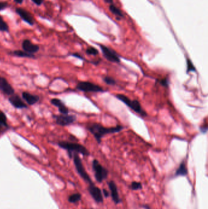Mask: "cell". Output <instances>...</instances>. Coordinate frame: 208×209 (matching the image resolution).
Returning a JSON list of instances; mask_svg holds the SVG:
<instances>
[{
    "label": "cell",
    "mask_w": 208,
    "mask_h": 209,
    "mask_svg": "<svg viewBox=\"0 0 208 209\" xmlns=\"http://www.w3.org/2000/svg\"><path fill=\"white\" fill-rule=\"evenodd\" d=\"M86 129L94 136L97 143L100 144L103 137L108 134L119 133L122 131L124 127L120 125H117L115 127H106L98 123H92L87 125Z\"/></svg>",
    "instance_id": "1"
},
{
    "label": "cell",
    "mask_w": 208,
    "mask_h": 209,
    "mask_svg": "<svg viewBox=\"0 0 208 209\" xmlns=\"http://www.w3.org/2000/svg\"><path fill=\"white\" fill-rule=\"evenodd\" d=\"M58 145L60 148L65 149L68 152V156L70 157V158L73 157V154L74 153L80 154L83 156L86 157L91 155V153L85 146L77 143L62 141L58 143Z\"/></svg>",
    "instance_id": "2"
},
{
    "label": "cell",
    "mask_w": 208,
    "mask_h": 209,
    "mask_svg": "<svg viewBox=\"0 0 208 209\" xmlns=\"http://www.w3.org/2000/svg\"><path fill=\"white\" fill-rule=\"evenodd\" d=\"M115 97L118 100H119L122 103L125 104L128 108L134 111L135 113H136L138 115H140L141 116L143 117L148 116L147 113L142 108L141 103L138 102V100L136 99L131 100L126 95L121 94H116L115 95Z\"/></svg>",
    "instance_id": "3"
},
{
    "label": "cell",
    "mask_w": 208,
    "mask_h": 209,
    "mask_svg": "<svg viewBox=\"0 0 208 209\" xmlns=\"http://www.w3.org/2000/svg\"><path fill=\"white\" fill-rule=\"evenodd\" d=\"M92 166L94 176L97 182L102 183L104 180L107 179L109 175V171L99 162L98 160L94 159Z\"/></svg>",
    "instance_id": "4"
},
{
    "label": "cell",
    "mask_w": 208,
    "mask_h": 209,
    "mask_svg": "<svg viewBox=\"0 0 208 209\" xmlns=\"http://www.w3.org/2000/svg\"><path fill=\"white\" fill-rule=\"evenodd\" d=\"M73 162H74L75 168L76 169V171H77V172L80 176V177L84 180L86 182L89 184V185L94 184L92 179L91 178V177H90V176L86 171L84 166L83 165L82 160L80 157L79 156L78 154H77V153H74L73 154Z\"/></svg>",
    "instance_id": "5"
},
{
    "label": "cell",
    "mask_w": 208,
    "mask_h": 209,
    "mask_svg": "<svg viewBox=\"0 0 208 209\" xmlns=\"http://www.w3.org/2000/svg\"><path fill=\"white\" fill-rule=\"evenodd\" d=\"M76 89L84 92H105V90L101 86L90 81H79L76 86Z\"/></svg>",
    "instance_id": "6"
},
{
    "label": "cell",
    "mask_w": 208,
    "mask_h": 209,
    "mask_svg": "<svg viewBox=\"0 0 208 209\" xmlns=\"http://www.w3.org/2000/svg\"><path fill=\"white\" fill-rule=\"evenodd\" d=\"M55 122L60 126L65 127L73 124L76 121V116L73 114H58L53 116Z\"/></svg>",
    "instance_id": "7"
},
{
    "label": "cell",
    "mask_w": 208,
    "mask_h": 209,
    "mask_svg": "<svg viewBox=\"0 0 208 209\" xmlns=\"http://www.w3.org/2000/svg\"><path fill=\"white\" fill-rule=\"evenodd\" d=\"M99 47L101 48L103 56L108 61L113 62V63H120V59L119 56L117 54L115 51L112 50L111 48H109L108 47L101 44H99Z\"/></svg>",
    "instance_id": "8"
},
{
    "label": "cell",
    "mask_w": 208,
    "mask_h": 209,
    "mask_svg": "<svg viewBox=\"0 0 208 209\" xmlns=\"http://www.w3.org/2000/svg\"><path fill=\"white\" fill-rule=\"evenodd\" d=\"M87 190L96 203L101 204L103 203L104 197L103 196L102 191L100 188L96 186L95 184L89 185Z\"/></svg>",
    "instance_id": "9"
},
{
    "label": "cell",
    "mask_w": 208,
    "mask_h": 209,
    "mask_svg": "<svg viewBox=\"0 0 208 209\" xmlns=\"http://www.w3.org/2000/svg\"><path fill=\"white\" fill-rule=\"evenodd\" d=\"M108 187L110 190V196L112 200L115 205H118L122 203V199L120 197V195L118 191L117 186L114 180H110L108 182Z\"/></svg>",
    "instance_id": "10"
},
{
    "label": "cell",
    "mask_w": 208,
    "mask_h": 209,
    "mask_svg": "<svg viewBox=\"0 0 208 209\" xmlns=\"http://www.w3.org/2000/svg\"><path fill=\"white\" fill-rule=\"evenodd\" d=\"M0 90L4 94L11 96L15 94V90L5 78L0 76Z\"/></svg>",
    "instance_id": "11"
},
{
    "label": "cell",
    "mask_w": 208,
    "mask_h": 209,
    "mask_svg": "<svg viewBox=\"0 0 208 209\" xmlns=\"http://www.w3.org/2000/svg\"><path fill=\"white\" fill-rule=\"evenodd\" d=\"M9 102L13 107L17 109H25L27 108L26 103L22 100V99L15 94L9 97Z\"/></svg>",
    "instance_id": "12"
},
{
    "label": "cell",
    "mask_w": 208,
    "mask_h": 209,
    "mask_svg": "<svg viewBox=\"0 0 208 209\" xmlns=\"http://www.w3.org/2000/svg\"><path fill=\"white\" fill-rule=\"evenodd\" d=\"M22 48L23 51L30 53L34 54L39 52L40 47L36 44H34L32 42L28 39L24 40L22 43Z\"/></svg>",
    "instance_id": "13"
},
{
    "label": "cell",
    "mask_w": 208,
    "mask_h": 209,
    "mask_svg": "<svg viewBox=\"0 0 208 209\" xmlns=\"http://www.w3.org/2000/svg\"><path fill=\"white\" fill-rule=\"evenodd\" d=\"M50 102L53 105L55 106L58 108V110L60 114H67L69 113L68 108L66 107L65 103L61 100L57 98H54L51 100Z\"/></svg>",
    "instance_id": "14"
},
{
    "label": "cell",
    "mask_w": 208,
    "mask_h": 209,
    "mask_svg": "<svg viewBox=\"0 0 208 209\" xmlns=\"http://www.w3.org/2000/svg\"><path fill=\"white\" fill-rule=\"evenodd\" d=\"M16 12L18 13V15L22 18L25 22L28 23L30 25H33L34 23V21L31 16V13L26 10H24L22 8H17L16 9Z\"/></svg>",
    "instance_id": "15"
},
{
    "label": "cell",
    "mask_w": 208,
    "mask_h": 209,
    "mask_svg": "<svg viewBox=\"0 0 208 209\" xmlns=\"http://www.w3.org/2000/svg\"><path fill=\"white\" fill-rule=\"evenodd\" d=\"M22 98L27 103V104L31 106L36 104L40 100V97L38 95H34L26 91L23 92Z\"/></svg>",
    "instance_id": "16"
},
{
    "label": "cell",
    "mask_w": 208,
    "mask_h": 209,
    "mask_svg": "<svg viewBox=\"0 0 208 209\" xmlns=\"http://www.w3.org/2000/svg\"><path fill=\"white\" fill-rule=\"evenodd\" d=\"M188 174V169L187 168L186 163L184 160H183L181 163L179 164L178 168L175 171V177H185L187 176Z\"/></svg>",
    "instance_id": "17"
},
{
    "label": "cell",
    "mask_w": 208,
    "mask_h": 209,
    "mask_svg": "<svg viewBox=\"0 0 208 209\" xmlns=\"http://www.w3.org/2000/svg\"><path fill=\"white\" fill-rule=\"evenodd\" d=\"M13 54L16 56L20 58H34L35 56L33 54H30L27 53L23 50H15L13 52Z\"/></svg>",
    "instance_id": "18"
},
{
    "label": "cell",
    "mask_w": 208,
    "mask_h": 209,
    "mask_svg": "<svg viewBox=\"0 0 208 209\" xmlns=\"http://www.w3.org/2000/svg\"><path fill=\"white\" fill-rule=\"evenodd\" d=\"M82 198L81 194L80 193H74L71 194L70 196L68 197V201L70 202V203H73V204H75L78 203L79 201H81Z\"/></svg>",
    "instance_id": "19"
},
{
    "label": "cell",
    "mask_w": 208,
    "mask_h": 209,
    "mask_svg": "<svg viewBox=\"0 0 208 209\" xmlns=\"http://www.w3.org/2000/svg\"><path fill=\"white\" fill-rule=\"evenodd\" d=\"M186 73H189L191 72H197V69L195 66L193 65V63L192 62V61L189 59L188 58L186 61Z\"/></svg>",
    "instance_id": "20"
},
{
    "label": "cell",
    "mask_w": 208,
    "mask_h": 209,
    "mask_svg": "<svg viewBox=\"0 0 208 209\" xmlns=\"http://www.w3.org/2000/svg\"><path fill=\"white\" fill-rule=\"evenodd\" d=\"M129 188L131 190L133 191H138L141 190L143 189L142 184L140 182H136V181H133L129 185Z\"/></svg>",
    "instance_id": "21"
},
{
    "label": "cell",
    "mask_w": 208,
    "mask_h": 209,
    "mask_svg": "<svg viewBox=\"0 0 208 209\" xmlns=\"http://www.w3.org/2000/svg\"><path fill=\"white\" fill-rule=\"evenodd\" d=\"M103 80L106 85L109 86H114L117 84L116 80L112 77H111V76H105L103 78Z\"/></svg>",
    "instance_id": "22"
},
{
    "label": "cell",
    "mask_w": 208,
    "mask_h": 209,
    "mask_svg": "<svg viewBox=\"0 0 208 209\" xmlns=\"http://www.w3.org/2000/svg\"><path fill=\"white\" fill-rule=\"evenodd\" d=\"M109 10L112 13H113L114 14H115V15H116L117 16H119L120 17H123V13L122 12V11L119 9H118L117 7H115L113 4H110V5Z\"/></svg>",
    "instance_id": "23"
},
{
    "label": "cell",
    "mask_w": 208,
    "mask_h": 209,
    "mask_svg": "<svg viewBox=\"0 0 208 209\" xmlns=\"http://www.w3.org/2000/svg\"><path fill=\"white\" fill-rule=\"evenodd\" d=\"M7 116L4 113L3 111H0V125H2L3 127H8V122H7Z\"/></svg>",
    "instance_id": "24"
},
{
    "label": "cell",
    "mask_w": 208,
    "mask_h": 209,
    "mask_svg": "<svg viewBox=\"0 0 208 209\" xmlns=\"http://www.w3.org/2000/svg\"><path fill=\"white\" fill-rule=\"evenodd\" d=\"M9 31V26L3 20L2 17L0 16V31L7 32Z\"/></svg>",
    "instance_id": "25"
},
{
    "label": "cell",
    "mask_w": 208,
    "mask_h": 209,
    "mask_svg": "<svg viewBox=\"0 0 208 209\" xmlns=\"http://www.w3.org/2000/svg\"><path fill=\"white\" fill-rule=\"evenodd\" d=\"M156 82L158 83L159 84H160L161 86L165 87V88H169L170 86V80L168 77H165L162 79L157 80Z\"/></svg>",
    "instance_id": "26"
},
{
    "label": "cell",
    "mask_w": 208,
    "mask_h": 209,
    "mask_svg": "<svg viewBox=\"0 0 208 209\" xmlns=\"http://www.w3.org/2000/svg\"><path fill=\"white\" fill-rule=\"evenodd\" d=\"M86 53L88 55H92V56H96L99 54L98 50L96 49L94 47H89L86 50Z\"/></svg>",
    "instance_id": "27"
},
{
    "label": "cell",
    "mask_w": 208,
    "mask_h": 209,
    "mask_svg": "<svg viewBox=\"0 0 208 209\" xmlns=\"http://www.w3.org/2000/svg\"><path fill=\"white\" fill-rule=\"evenodd\" d=\"M200 130L203 134H206L207 131V125L206 124H203L200 127Z\"/></svg>",
    "instance_id": "28"
},
{
    "label": "cell",
    "mask_w": 208,
    "mask_h": 209,
    "mask_svg": "<svg viewBox=\"0 0 208 209\" xmlns=\"http://www.w3.org/2000/svg\"><path fill=\"white\" fill-rule=\"evenodd\" d=\"M102 193H103V197H105L106 198H108L110 196V193L109 192L106 190V189H103V191H102Z\"/></svg>",
    "instance_id": "29"
},
{
    "label": "cell",
    "mask_w": 208,
    "mask_h": 209,
    "mask_svg": "<svg viewBox=\"0 0 208 209\" xmlns=\"http://www.w3.org/2000/svg\"><path fill=\"white\" fill-rule=\"evenodd\" d=\"M7 6H8V3L7 2H0V11L4 9Z\"/></svg>",
    "instance_id": "30"
},
{
    "label": "cell",
    "mask_w": 208,
    "mask_h": 209,
    "mask_svg": "<svg viewBox=\"0 0 208 209\" xmlns=\"http://www.w3.org/2000/svg\"><path fill=\"white\" fill-rule=\"evenodd\" d=\"M72 56H74L75 58H77L82 59V60H85V59L83 58L81 55H80L78 53H73V54H72Z\"/></svg>",
    "instance_id": "31"
},
{
    "label": "cell",
    "mask_w": 208,
    "mask_h": 209,
    "mask_svg": "<svg viewBox=\"0 0 208 209\" xmlns=\"http://www.w3.org/2000/svg\"><path fill=\"white\" fill-rule=\"evenodd\" d=\"M32 2H34L36 4L38 5V6L41 5L44 2V0H32Z\"/></svg>",
    "instance_id": "32"
},
{
    "label": "cell",
    "mask_w": 208,
    "mask_h": 209,
    "mask_svg": "<svg viewBox=\"0 0 208 209\" xmlns=\"http://www.w3.org/2000/svg\"><path fill=\"white\" fill-rule=\"evenodd\" d=\"M142 207L144 209H151V207L148 204H143L142 205Z\"/></svg>",
    "instance_id": "33"
},
{
    "label": "cell",
    "mask_w": 208,
    "mask_h": 209,
    "mask_svg": "<svg viewBox=\"0 0 208 209\" xmlns=\"http://www.w3.org/2000/svg\"><path fill=\"white\" fill-rule=\"evenodd\" d=\"M24 0H14V1L17 4H22Z\"/></svg>",
    "instance_id": "34"
},
{
    "label": "cell",
    "mask_w": 208,
    "mask_h": 209,
    "mask_svg": "<svg viewBox=\"0 0 208 209\" xmlns=\"http://www.w3.org/2000/svg\"><path fill=\"white\" fill-rule=\"evenodd\" d=\"M106 3H109V4H111L113 2V0H104Z\"/></svg>",
    "instance_id": "35"
},
{
    "label": "cell",
    "mask_w": 208,
    "mask_h": 209,
    "mask_svg": "<svg viewBox=\"0 0 208 209\" xmlns=\"http://www.w3.org/2000/svg\"><path fill=\"white\" fill-rule=\"evenodd\" d=\"M3 127V126H2V125H0V130H1V129Z\"/></svg>",
    "instance_id": "36"
},
{
    "label": "cell",
    "mask_w": 208,
    "mask_h": 209,
    "mask_svg": "<svg viewBox=\"0 0 208 209\" xmlns=\"http://www.w3.org/2000/svg\"><path fill=\"white\" fill-rule=\"evenodd\" d=\"M91 209H93V208H91Z\"/></svg>",
    "instance_id": "37"
}]
</instances>
